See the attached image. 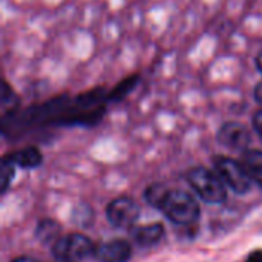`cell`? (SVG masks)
I'll return each instance as SVG.
<instances>
[{
    "mask_svg": "<svg viewBox=\"0 0 262 262\" xmlns=\"http://www.w3.org/2000/svg\"><path fill=\"white\" fill-rule=\"evenodd\" d=\"M186 181L193 189V192L209 204H223L227 200L226 184L220 178V175L207 167L196 166L187 170Z\"/></svg>",
    "mask_w": 262,
    "mask_h": 262,
    "instance_id": "6da1fadb",
    "label": "cell"
},
{
    "mask_svg": "<svg viewBox=\"0 0 262 262\" xmlns=\"http://www.w3.org/2000/svg\"><path fill=\"white\" fill-rule=\"evenodd\" d=\"M169 221L177 226H192L200 218V204L184 190H167L160 209Z\"/></svg>",
    "mask_w": 262,
    "mask_h": 262,
    "instance_id": "7a4b0ae2",
    "label": "cell"
},
{
    "mask_svg": "<svg viewBox=\"0 0 262 262\" xmlns=\"http://www.w3.org/2000/svg\"><path fill=\"white\" fill-rule=\"evenodd\" d=\"M97 246L83 233H69L63 235L54 246L52 253L58 261H81L91 256H95Z\"/></svg>",
    "mask_w": 262,
    "mask_h": 262,
    "instance_id": "3957f363",
    "label": "cell"
},
{
    "mask_svg": "<svg viewBox=\"0 0 262 262\" xmlns=\"http://www.w3.org/2000/svg\"><path fill=\"white\" fill-rule=\"evenodd\" d=\"M213 166H215V172L220 175L223 183L235 193L243 195L252 189L253 181L250 180L241 161L218 155L213 158Z\"/></svg>",
    "mask_w": 262,
    "mask_h": 262,
    "instance_id": "277c9868",
    "label": "cell"
},
{
    "mask_svg": "<svg viewBox=\"0 0 262 262\" xmlns=\"http://www.w3.org/2000/svg\"><path fill=\"white\" fill-rule=\"evenodd\" d=\"M138 216H140V206L129 196L115 198L106 207V218L117 229L134 227Z\"/></svg>",
    "mask_w": 262,
    "mask_h": 262,
    "instance_id": "5b68a950",
    "label": "cell"
},
{
    "mask_svg": "<svg viewBox=\"0 0 262 262\" xmlns=\"http://www.w3.org/2000/svg\"><path fill=\"white\" fill-rule=\"evenodd\" d=\"M216 140L220 144H223L229 149L244 152L250 146L252 135H250V130L244 124H241L238 121H227L220 127Z\"/></svg>",
    "mask_w": 262,
    "mask_h": 262,
    "instance_id": "8992f818",
    "label": "cell"
},
{
    "mask_svg": "<svg viewBox=\"0 0 262 262\" xmlns=\"http://www.w3.org/2000/svg\"><path fill=\"white\" fill-rule=\"evenodd\" d=\"M98 262H127L132 258V246L124 239H112L97 246Z\"/></svg>",
    "mask_w": 262,
    "mask_h": 262,
    "instance_id": "52a82bcc",
    "label": "cell"
},
{
    "mask_svg": "<svg viewBox=\"0 0 262 262\" xmlns=\"http://www.w3.org/2000/svg\"><path fill=\"white\" fill-rule=\"evenodd\" d=\"M132 239L140 246V247H154L160 244L166 235L163 224L154 223L149 226H140L130 230Z\"/></svg>",
    "mask_w": 262,
    "mask_h": 262,
    "instance_id": "ba28073f",
    "label": "cell"
},
{
    "mask_svg": "<svg viewBox=\"0 0 262 262\" xmlns=\"http://www.w3.org/2000/svg\"><path fill=\"white\" fill-rule=\"evenodd\" d=\"M8 157L12 160V163L17 167H21V169H35L43 163V155L40 149L35 146H29L20 150L11 152L8 154Z\"/></svg>",
    "mask_w": 262,
    "mask_h": 262,
    "instance_id": "9c48e42d",
    "label": "cell"
},
{
    "mask_svg": "<svg viewBox=\"0 0 262 262\" xmlns=\"http://www.w3.org/2000/svg\"><path fill=\"white\" fill-rule=\"evenodd\" d=\"M239 161L249 173L250 180L262 187V150L247 149L243 152Z\"/></svg>",
    "mask_w": 262,
    "mask_h": 262,
    "instance_id": "30bf717a",
    "label": "cell"
},
{
    "mask_svg": "<svg viewBox=\"0 0 262 262\" xmlns=\"http://www.w3.org/2000/svg\"><path fill=\"white\" fill-rule=\"evenodd\" d=\"M61 227L57 221L54 220H41L37 227H35V238L45 244V246H52L61 238Z\"/></svg>",
    "mask_w": 262,
    "mask_h": 262,
    "instance_id": "8fae6325",
    "label": "cell"
},
{
    "mask_svg": "<svg viewBox=\"0 0 262 262\" xmlns=\"http://www.w3.org/2000/svg\"><path fill=\"white\" fill-rule=\"evenodd\" d=\"M140 81V75L138 74H134L130 77H126L124 80H121L112 91L107 92V101L109 103H117V101H121L124 97H127L134 89L135 86L138 84Z\"/></svg>",
    "mask_w": 262,
    "mask_h": 262,
    "instance_id": "7c38bea8",
    "label": "cell"
},
{
    "mask_svg": "<svg viewBox=\"0 0 262 262\" xmlns=\"http://www.w3.org/2000/svg\"><path fill=\"white\" fill-rule=\"evenodd\" d=\"M18 104H20V97L12 89V86L6 80H3V86H2V117H8V115L14 114L15 111H18Z\"/></svg>",
    "mask_w": 262,
    "mask_h": 262,
    "instance_id": "4fadbf2b",
    "label": "cell"
},
{
    "mask_svg": "<svg viewBox=\"0 0 262 262\" xmlns=\"http://www.w3.org/2000/svg\"><path fill=\"white\" fill-rule=\"evenodd\" d=\"M15 167L17 166L12 163V160L8 155H5L2 158V164H0V190H2V193H6V190L9 189L14 173H15Z\"/></svg>",
    "mask_w": 262,
    "mask_h": 262,
    "instance_id": "5bb4252c",
    "label": "cell"
},
{
    "mask_svg": "<svg viewBox=\"0 0 262 262\" xmlns=\"http://www.w3.org/2000/svg\"><path fill=\"white\" fill-rule=\"evenodd\" d=\"M167 190H169V189H167L166 186H163V184H160V183H155V184H150V186L146 189L144 198H146V201H147L152 207L160 209V206H161V203H163V200H164Z\"/></svg>",
    "mask_w": 262,
    "mask_h": 262,
    "instance_id": "9a60e30c",
    "label": "cell"
},
{
    "mask_svg": "<svg viewBox=\"0 0 262 262\" xmlns=\"http://www.w3.org/2000/svg\"><path fill=\"white\" fill-rule=\"evenodd\" d=\"M253 127H255V130L262 137V109L261 111H258V112L253 115Z\"/></svg>",
    "mask_w": 262,
    "mask_h": 262,
    "instance_id": "2e32d148",
    "label": "cell"
},
{
    "mask_svg": "<svg viewBox=\"0 0 262 262\" xmlns=\"http://www.w3.org/2000/svg\"><path fill=\"white\" fill-rule=\"evenodd\" d=\"M243 262H262V249L250 252Z\"/></svg>",
    "mask_w": 262,
    "mask_h": 262,
    "instance_id": "e0dca14e",
    "label": "cell"
},
{
    "mask_svg": "<svg viewBox=\"0 0 262 262\" xmlns=\"http://www.w3.org/2000/svg\"><path fill=\"white\" fill-rule=\"evenodd\" d=\"M255 100H256L259 104H262V81L261 83H258L256 88H255Z\"/></svg>",
    "mask_w": 262,
    "mask_h": 262,
    "instance_id": "ac0fdd59",
    "label": "cell"
},
{
    "mask_svg": "<svg viewBox=\"0 0 262 262\" xmlns=\"http://www.w3.org/2000/svg\"><path fill=\"white\" fill-rule=\"evenodd\" d=\"M11 262H38V261H37V259H34V258H29V256H20V258L12 259Z\"/></svg>",
    "mask_w": 262,
    "mask_h": 262,
    "instance_id": "d6986e66",
    "label": "cell"
},
{
    "mask_svg": "<svg viewBox=\"0 0 262 262\" xmlns=\"http://www.w3.org/2000/svg\"><path fill=\"white\" fill-rule=\"evenodd\" d=\"M256 68H258V71L262 74V51L256 55Z\"/></svg>",
    "mask_w": 262,
    "mask_h": 262,
    "instance_id": "ffe728a7",
    "label": "cell"
},
{
    "mask_svg": "<svg viewBox=\"0 0 262 262\" xmlns=\"http://www.w3.org/2000/svg\"><path fill=\"white\" fill-rule=\"evenodd\" d=\"M57 262H72V261H58V259H57Z\"/></svg>",
    "mask_w": 262,
    "mask_h": 262,
    "instance_id": "44dd1931",
    "label": "cell"
}]
</instances>
